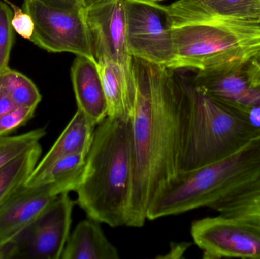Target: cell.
<instances>
[{
  "instance_id": "obj_24",
  "label": "cell",
  "mask_w": 260,
  "mask_h": 259,
  "mask_svg": "<svg viewBox=\"0 0 260 259\" xmlns=\"http://www.w3.org/2000/svg\"><path fill=\"white\" fill-rule=\"evenodd\" d=\"M36 109L16 107L0 117V135H9L33 118Z\"/></svg>"
},
{
  "instance_id": "obj_25",
  "label": "cell",
  "mask_w": 260,
  "mask_h": 259,
  "mask_svg": "<svg viewBox=\"0 0 260 259\" xmlns=\"http://www.w3.org/2000/svg\"><path fill=\"white\" fill-rule=\"evenodd\" d=\"M6 1L12 9V25L14 31L24 39L30 41L35 29V24L31 16L23 8L18 7L9 0Z\"/></svg>"
},
{
  "instance_id": "obj_22",
  "label": "cell",
  "mask_w": 260,
  "mask_h": 259,
  "mask_svg": "<svg viewBox=\"0 0 260 259\" xmlns=\"http://www.w3.org/2000/svg\"><path fill=\"white\" fill-rule=\"evenodd\" d=\"M46 135L44 128L34 129L18 135H0V168L35 144Z\"/></svg>"
},
{
  "instance_id": "obj_31",
  "label": "cell",
  "mask_w": 260,
  "mask_h": 259,
  "mask_svg": "<svg viewBox=\"0 0 260 259\" xmlns=\"http://www.w3.org/2000/svg\"><path fill=\"white\" fill-rule=\"evenodd\" d=\"M4 70H3V71H0V93H1L2 88H3V72H4Z\"/></svg>"
},
{
  "instance_id": "obj_8",
  "label": "cell",
  "mask_w": 260,
  "mask_h": 259,
  "mask_svg": "<svg viewBox=\"0 0 260 259\" xmlns=\"http://www.w3.org/2000/svg\"><path fill=\"white\" fill-rule=\"evenodd\" d=\"M126 10L132 56L171 68L174 59V44L166 6L143 0H126Z\"/></svg>"
},
{
  "instance_id": "obj_20",
  "label": "cell",
  "mask_w": 260,
  "mask_h": 259,
  "mask_svg": "<svg viewBox=\"0 0 260 259\" xmlns=\"http://www.w3.org/2000/svg\"><path fill=\"white\" fill-rule=\"evenodd\" d=\"M3 90L18 107L37 109L42 100L38 87L31 79L9 66L3 72Z\"/></svg>"
},
{
  "instance_id": "obj_9",
  "label": "cell",
  "mask_w": 260,
  "mask_h": 259,
  "mask_svg": "<svg viewBox=\"0 0 260 259\" xmlns=\"http://www.w3.org/2000/svg\"><path fill=\"white\" fill-rule=\"evenodd\" d=\"M191 235L203 258L260 259V233L233 217L219 214L196 220Z\"/></svg>"
},
{
  "instance_id": "obj_12",
  "label": "cell",
  "mask_w": 260,
  "mask_h": 259,
  "mask_svg": "<svg viewBox=\"0 0 260 259\" xmlns=\"http://www.w3.org/2000/svg\"><path fill=\"white\" fill-rule=\"evenodd\" d=\"M59 196L46 184L24 185L0 206V238L18 236Z\"/></svg>"
},
{
  "instance_id": "obj_17",
  "label": "cell",
  "mask_w": 260,
  "mask_h": 259,
  "mask_svg": "<svg viewBox=\"0 0 260 259\" xmlns=\"http://www.w3.org/2000/svg\"><path fill=\"white\" fill-rule=\"evenodd\" d=\"M97 62L108 103V117L130 120L134 104L128 94L121 69L106 57H99Z\"/></svg>"
},
{
  "instance_id": "obj_28",
  "label": "cell",
  "mask_w": 260,
  "mask_h": 259,
  "mask_svg": "<svg viewBox=\"0 0 260 259\" xmlns=\"http://www.w3.org/2000/svg\"><path fill=\"white\" fill-rule=\"evenodd\" d=\"M16 107L18 106L14 103L10 96L7 93L5 92L2 88V91L0 93V117L11 112Z\"/></svg>"
},
{
  "instance_id": "obj_6",
  "label": "cell",
  "mask_w": 260,
  "mask_h": 259,
  "mask_svg": "<svg viewBox=\"0 0 260 259\" xmlns=\"http://www.w3.org/2000/svg\"><path fill=\"white\" fill-rule=\"evenodd\" d=\"M23 9L35 24L30 41L34 44L50 53H71L98 62L82 6L59 8L38 0H24Z\"/></svg>"
},
{
  "instance_id": "obj_26",
  "label": "cell",
  "mask_w": 260,
  "mask_h": 259,
  "mask_svg": "<svg viewBox=\"0 0 260 259\" xmlns=\"http://www.w3.org/2000/svg\"><path fill=\"white\" fill-rule=\"evenodd\" d=\"M20 246L16 237L0 238V259L19 258Z\"/></svg>"
},
{
  "instance_id": "obj_15",
  "label": "cell",
  "mask_w": 260,
  "mask_h": 259,
  "mask_svg": "<svg viewBox=\"0 0 260 259\" xmlns=\"http://www.w3.org/2000/svg\"><path fill=\"white\" fill-rule=\"evenodd\" d=\"M117 248L108 240L100 223L88 218L80 222L69 237L62 259H117Z\"/></svg>"
},
{
  "instance_id": "obj_27",
  "label": "cell",
  "mask_w": 260,
  "mask_h": 259,
  "mask_svg": "<svg viewBox=\"0 0 260 259\" xmlns=\"http://www.w3.org/2000/svg\"><path fill=\"white\" fill-rule=\"evenodd\" d=\"M245 72L252 87H260V51L245 65Z\"/></svg>"
},
{
  "instance_id": "obj_30",
  "label": "cell",
  "mask_w": 260,
  "mask_h": 259,
  "mask_svg": "<svg viewBox=\"0 0 260 259\" xmlns=\"http://www.w3.org/2000/svg\"><path fill=\"white\" fill-rule=\"evenodd\" d=\"M101 0H79V5L84 9H88L90 6H93L95 3H99Z\"/></svg>"
},
{
  "instance_id": "obj_23",
  "label": "cell",
  "mask_w": 260,
  "mask_h": 259,
  "mask_svg": "<svg viewBox=\"0 0 260 259\" xmlns=\"http://www.w3.org/2000/svg\"><path fill=\"white\" fill-rule=\"evenodd\" d=\"M12 11L6 0H0V71L9 67L14 41Z\"/></svg>"
},
{
  "instance_id": "obj_18",
  "label": "cell",
  "mask_w": 260,
  "mask_h": 259,
  "mask_svg": "<svg viewBox=\"0 0 260 259\" xmlns=\"http://www.w3.org/2000/svg\"><path fill=\"white\" fill-rule=\"evenodd\" d=\"M41 154L42 147L38 143L0 168V206L26 183L38 165Z\"/></svg>"
},
{
  "instance_id": "obj_14",
  "label": "cell",
  "mask_w": 260,
  "mask_h": 259,
  "mask_svg": "<svg viewBox=\"0 0 260 259\" xmlns=\"http://www.w3.org/2000/svg\"><path fill=\"white\" fill-rule=\"evenodd\" d=\"M96 126L82 111L78 109L50 151L38 162L29 178L41 174L62 157L74 154L87 156L94 141Z\"/></svg>"
},
{
  "instance_id": "obj_16",
  "label": "cell",
  "mask_w": 260,
  "mask_h": 259,
  "mask_svg": "<svg viewBox=\"0 0 260 259\" xmlns=\"http://www.w3.org/2000/svg\"><path fill=\"white\" fill-rule=\"evenodd\" d=\"M86 157L82 154L62 157L41 174L28 178L24 185L52 186L59 195L76 191L82 182Z\"/></svg>"
},
{
  "instance_id": "obj_11",
  "label": "cell",
  "mask_w": 260,
  "mask_h": 259,
  "mask_svg": "<svg viewBox=\"0 0 260 259\" xmlns=\"http://www.w3.org/2000/svg\"><path fill=\"white\" fill-rule=\"evenodd\" d=\"M245 65L230 69L197 71L194 88L230 108L247 123L260 116V87H252Z\"/></svg>"
},
{
  "instance_id": "obj_7",
  "label": "cell",
  "mask_w": 260,
  "mask_h": 259,
  "mask_svg": "<svg viewBox=\"0 0 260 259\" xmlns=\"http://www.w3.org/2000/svg\"><path fill=\"white\" fill-rule=\"evenodd\" d=\"M85 15L96 60L106 57L119 65L134 103L136 85L128 44L126 0H101L85 9Z\"/></svg>"
},
{
  "instance_id": "obj_2",
  "label": "cell",
  "mask_w": 260,
  "mask_h": 259,
  "mask_svg": "<svg viewBox=\"0 0 260 259\" xmlns=\"http://www.w3.org/2000/svg\"><path fill=\"white\" fill-rule=\"evenodd\" d=\"M166 9L174 44L173 69L238 68L260 51V23L219 16L197 0H178Z\"/></svg>"
},
{
  "instance_id": "obj_10",
  "label": "cell",
  "mask_w": 260,
  "mask_h": 259,
  "mask_svg": "<svg viewBox=\"0 0 260 259\" xmlns=\"http://www.w3.org/2000/svg\"><path fill=\"white\" fill-rule=\"evenodd\" d=\"M76 202L69 193L58 196L42 214L18 236L20 258L59 259L70 235Z\"/></svg>"
},
{
  "instance_id": "obj_29",
  "label": "cell",
  "mask_w": 260,
  "mask_h": 259,
  "mask_svg": "<svg viewBox=\"0 0 260 259\" xmlns=\"http://www.w3.org/2000/svg\"><path fill=\"white\" fill-rule=\"evenodd\" d=\"M38 1L48 6L59 8H73L80 6L79 0H38Z\"/></svg>"
},
{
  "instance_id": "obj_19",
  "label": "cell",
  "mask_w": 260,
  "mask_h": 259,
  "mask_svg": "<svg viewBox=\"0 0 260 259\" xmlns=\"http://www.w3.org/2000/svg\"><path fill=\"white\" fill-rule=\"evenodd\" d=\"M211 209L237 219L260 233V180L216 204Z\"/></svg>"
},
{
  "instance_id": "obj_3",
  "label": "cell",
  "mask_w": 260,
  "mask_h": 259,
  "mask_svg": "<svg viewBox=\"0 0 260 259\" xmlns=\"http://www.w3.org/2000/svg\"><path fill=\"white\" fill-rule=\"evenodd\" d=\"M133 182L131 122L108 117L97 125L76 203L88 218L127 226Z\"/></svg>"
},
{
  "instance_id": "obj_1",
  "label": "cell",
  "mask_w": 260,
  "mask_h": 259,
  "mask_svg": "<svg viewBox=\"0 0 260 259\" xmlns=\"http://www.w3.org/2000/svg\"><path fill=\"white\" fill-rule=\"evenodd\" d=\"M133 182L128 227L141 228L153 199L179 175L191 80L133 56Z\"/></svg>"
},
{
  "instance_id": "obj_32",
  "label": "cell",
  "mask_w": 260,
  "mask_h": 259,
  "mask_svg": "<svg viewBox=\"0 0 260 259\" xmlns=\"http://www.w3.org/2000/svg\"><path fill=\"white\" fill-rule=\"evenodd\" d=\"M143 1L151 2V3H157L159 2L164 1V0H143Z\"/></svg>"
},
{
  "instance_id": "obj_13",
  "label": "cell",
  "mask_w": 260,
  "mask_h": 259,
  "mask_svg": "<svg viewBox=\"0 0 260 259\" xmlns=\"http://www.w3.org/2000/svg\"><path fill=\"white\" fill-rule=\"evenodd\" d=\"M71 79L78 109L97 126L108 115L98 62L85 56H76L72 65Z\"/></svg>"
},
{
  "instance_id": "obj_21",
  "label": "cell",
  "mask_w": 260,
  "mask_h": 259,
  "mask_svg": "<svg viewBox=\"0 0 260 259\" xmlns=\"http://www.w3.org/2000/svg\"><path fill=\"white\" fill-rule=\"evenodd\" d=\"M212 13L224 18L260 23V0H197Z\"/></svg>"
},
{
  "instance_id": "obj_5",
  "label": "cell",
  "mask_w": 260,
  "mask_h": 259,
  "mask_svg": "<svg viewBox=\"0 0 260 259\" xmlns=\"http://www.w3.org/2000/svg\"><path fill=\"white\" fill-rule=\"evenodd\" d=\"M260 132L230 108L197 91L191 82L179 174L230 156Z\"/></svg>"
},
{
  "instance_id": "obj_4",
  "label": "cell",
  "mask_w": 260,
  "mask_h": 259,
  "mask_svg": "<svg viewBox=\"0 0 260 259\" xmlns=\"http://www.w3.org/2000/svg\"><path fill=\"white\" fill-rule=\"evenodd\" d=\"M260 180V138L241 150L197 170L179 174L151 202L147 220L214 205Z\"/></svg>"
}]
</instances>
